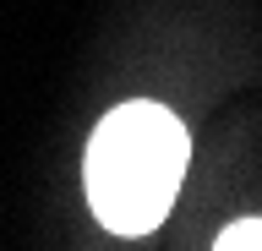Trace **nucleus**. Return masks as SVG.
Listing matches in <instances>:
<instances>
[{
    "instance_id": "f257e3e1",
    "label": "nucleus",
    "mask_w": 262,
    "mask_h": 251,
    "mask_svg": "<svg viewBox=\"0 0 262 251\" xmlns=\"http://www.w3.org/2000/svg\"><path fill=\"white\" fill-rule=\"evenodd\" d=\"M191 136L153 99H131L98 120L88 142V202L110 235H147L159 230L180 180H186Z\"/></svg>"
},
{
    "instance_id": "f03ea898",
    "label": "nucleus",
    "mask_w": 262,
    "mask_h": 251,
    "mask_svg": "<svg viewBox=\"0 0 262 251\" xmlns=\"http://www.w3.org/2000/svg\"><path fill=\"white\" fill-rule=\"evenodd\" d=\"M213 246L219 251H257L262 246V218H235V224H224Z\"/></svg>"
}]
</instances>
